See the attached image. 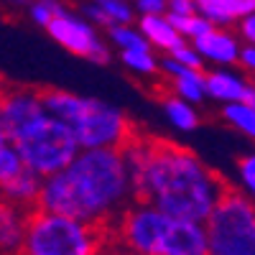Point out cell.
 <instances>
[{"instance_id": "cell-1", "label": "cell", "mask_w": 255, "mask_h": 255, "mask_svg": "<svg viewBox=\"0 0 255 255\" xmlns=\"http://www.w3.org/2000/svg\"><path fill=\"white\" fill-rule=\"evenodd\" d=\"M123 156L135 184V199L151 202L174 217L207 222L230 191L194 151L171 140L133 133L123 145Z\"/></svg>"}, {"instance_id": "cell-2", "label": "cell", "mask_w": 255, "mask_h": 255, "mask_svg": "<svg viewBox=\"0 0 255 255\" xmlns=\"http://www.w3.org/2000/svg\"><path fill=\"white\" fill-rule=\"evenodd\" d=\"M135 184L125 163L123 148H82L64 171L46 176L38 207L110 225L133 204Z\"/></svg>"}, {"instance_id": "cell-3", "label": "cell", "mask_w": 255, "mask_h": 255, "mask_svg": "<svg viewBox=\"0 0 255 255\" xmlns=\"http://www.w3.org/2000/svg\"><path fill=\"white\" fill-rule=\"evenodd\" d=\"M115 240L128 255H209L207 222L174 217L145 199L118 217Z\"/></svg>"}, {"instance_id": "cell-4", "label": "cell", "mask_w": 255, "mask_h": 255, "mask_svg": "<svg viewBox=\"0 0 255 255\" xmlns=\"http://www.w3.org/2000/svg\"><path fill=\"white\" fill-rule=\"evenodd\" d=\"M46 108L72 128L82 148H123L135 133L128 115L110 102L67 90H44Z\"/></svg>"}, {"instance_id": "cell-5", "label": "cell", "mask_w": 255, "mask_h": 255, "mask_svg": "<svg viewBox=\"0 0 255 255\" xmlns=\"http://www.w3.org/2000/svg\"><path fill=\"white\" fill-rule=\"evenodd\" d=\"M105 225L77 220L49 209H31L18 255H105Z\"/></svg>"}, {"instance_id": "cell-6", "label": "cell", "mask_w": 255, "mask_h": 255, "mask_svg": "<svg viewBox=\"0 0 255 255\" xmlns=\"http://www.w3.org/2000/svg\"><path fill=\"white\" fill-rule=\"evenodd\" d=\"M3 140H10L20 151L26 166L33 168L44 179L64 171L82 151L72 128L61 118H56L51 110L36 115L33 120L20 125L13 135Z\"/></svg>"}, {"instance_id": "cell-7", "label": "cell", "mask_w": 255, "mask_h": 255, "mask_svg": "<svg viewBox=\"0 0 255 255\" xmlns=\"http://www.w3.org/2000/svg\"><path fill=\"white\" fill-rule=\"evenodd\" d=\"M207 227L209 255H255V202L243 191H227Z\"/></svg>"}, {"instance_id": "cell-8", "label": "cell", "mask_w": 255, "mask_h": 255, "mask_svg": "<svg viewBox=\"0 0 255 255\" xmlns=\"http://www.w3.org/2000/svg\"><path fill=\"white\" fill-rule=\"evenodd\" d=\"M46 33L61 49H67L74 56L90 59V61H97V64L110 61V41L102 38L100 26H95L82 10L61 8L56 13V18L46 26Z\"/></svg>"}, {"instance_id": "cell-9", "label": "cell", "mask_w": 255, "mask_h": 255, "mask_svg": "<svg viewBox=\"0 0 255 255\" xmlns=\"http://www.w3.org/2000/svg\"><path fill=\"white\" fill-rule=\"evenodd\" d=\"M44 90L36 87H5L0 97V138L13 135L20 125H26L36 115L46 113Z\"/></svg>"}, {"instance_id": "cell-10", "label": "cell", "mask_w": 255, "mask_h": 255, "mask_svg": "<svg viewBox=\"0 0 255 255\" xmlns=\"http://www.w3.org/2000/svg\"><path fill=\"white\" fill-rule=\"evenodd\" d=\"M191 44L202 54L204 64H212V67H235L245 46L238 31H230L227 26H212L207 33H202Z\"/></svg>"}, {"instance_id": "cell-11", "label": "cell", "mask_w": 255, "mask_h": 255, "mask_svg": "<svg viewBox=\"0 0 255 255\" xmlns=\"http://www.w3.org/2000/svg\"><path fill=\"white\" fill-rule=\"evenodd\" d=\"M161 74L166 77L168 92H174L194 105L207 100V72L204 69L186 67V64H181L171 54H166L161 59Z\"/></svg>"}, {"instance_id": "cell-12", "label": "cell", "mask_w": 255, "mask_h": 255, "mask_svg": "<svg viewBox=\"0 0 255 255\" xmlns=\"http://www.w3.org/2000/svg\"><path fill=\"white\" fill-rule=\"evenodd\" d=\"M255 79H250L243 69H232V67H212L207 72V97L230 105V102H240L248 100L253 90Z\"/></svg>"}, {"instance_id": "cell-13", "label": "cell", "mask_w": 255, "mask_h": 255, "mask_svg": "<svg viewBox=\"0 0 255 255\" xmlns=\"http://www.w3.org/2000/svg\"><path fill=\"white\" fill-rule=\"evenodd\" d=\"M138 28L148 38V44L156 51H163V54H171L174 49H179L186 41L168 13H143V15H138Z\"/></svg>"}, {"instance_id": "cell-14", "label": "cell", "mask_w": 255, "mask_h": 255, "mask_svg": "<svg viewBox=\"0 0 255 255\" xmlns=\"http://www.w3.org/2000/svg\"><path fill=\"white\" fill-rule=\"evenodd\" d=\"M0 189H3V199L5 202H10L15 207H23V209H36L41 189H44V176L26 166L23 171L15 174L13 179L0 181Z\"/></svg>"}, {"instance_id": "cell-15", "label": "cell", "mask_w": 255, "mask_h": 255, "mask_svg": "<svg viewBox=\"0 0 255 255\" xmlns=\"http://www.w3.org/2000/svg\"><path fill=\"white\" fill-rule=\"evenodd\" d=\"M82 13L95 26L113 28V26H123V23H133L138 10L130 0H87L82 5Z\"/></svg>"}, {"instance_id": "cell-16", "label": "cell", "mask_w": 255, "mask_h": 255, "mask_svg": "<svg viewBox=\"0 0 255 255\" xmlns=\"http://www.w3.org/2000/svg\"><path fill=\"white\" fill-rule=\"evenodd\" d=\"M28 215H31V209L15 207L3 199V209H0V245H3L5 255H18L23 238H26Z\"/></svg>"}, {"instance_id": "cell-17", "label": "cell", "mask_w": 255, "mask_h": 255, "mask_svg": "<svg viewBox=\"0 0 255 255\" xmlns=\"http://www.w3.org/2000/svg\"><path fill=\"white\" fill-rule=\"evenodd\" d=\"M197 3V10L212 20L215 26H238V20L253 10L255 5L250 3V0H194Z\"/></svg>"}, {"instance_id": "cell-18", "label": "cell", "mask_w": 255, "mask_h": 255, "mask_svg": "<svg viewBox=\"0 0 255 255\" xmlns=\"http://www.w3.org/2000/svg\"><path fill=\"white\" fill-rule=\"evenodd\" d=\"M161 108H163V115H166L168 125H171L174 130L191 133V130L199 128V110H197L194 102H189V100H184V97H179L174 92H168L161 100Z\"/></svg>"}, {"instance_id": "cell-19", "label": "cell", "mask_w": 255, "mask_h": 255, "mask_svg": "<svg viewBox=\"0 0 255 255\" xmlns=\"http://www.w3.org/2000/svg\"><path fill=\"white\" fill-rule=\"evenodd\" d=\"M222 120L232 128L235 133L245 135L248 140L255 143V105L248 100L222 105Z\"/></svg>"}, {"instance_id": "cell-20", "label": "cell", "mask_w": 255, "mask_h": 255, "mask_svg": "<svg viewBox=\"0 0 255 255\" xmlns=\"http://www.w3.org/2000/svg\"><path fill=\"white\" fill-rule=\"evenodd\" d=\"M153 46H140V49H125L120 51V64L133 72L135 77H153L161 72V59H156Z\"/></svg>"}, {"instance_id": "cell-21", "label": "cell", "mask_w": 255, "mask_h": 255, "mask_svg": "<svg viewBox=\"0 0 255 255\" xmlns=\"http://www.w3.org/2000/svg\"><path fill=\"white\" fill-rule=\"evenodd\" d=\"M108 41H110V46H115L118 51L151 46V44H148V38L143 36V31L138 26H133V23H123V26L108 28Z\"/></svg>"}, {"instance_id": "cell-22", "label": "cell", "mask_w": 255, "mask_h": 255, "mask_svg": "<svg viewBox=\"0 0 255 255\" xmlns=\"http://www.w3.org/2000/svg\"><path fill=\"white\" fill-rule=\"evenodd\" d=\"M23 168H26V161H23V156H20V151L10 140L0 138V181L13 179L15 174L23 171Z\"/></svg>"}, {"instance_id": "cell-23", "label": "cell", "mask_w": 255, "mask_h": 255, "mask_svg": "<svg viewBox=\"0 0 255 255\" xmlns=\"http://www.w3.org/2000/svg\"><path fill=\"white\" fill-rule=\"evenodd\" d=\"M235 174H238V186H240V191L255 202V148L238 158Z\"/></svg>"}, {"instance_id": "cell-24", "label": "cell", "mask_w": 255, "mask_h": 255, "mask_svg": "<svg viewBox=\"0 0 255 255\" xmlns=\"http://www.w3.org/2000/svg\"><path fill=\"white\" fill-rule=\"evenodd\" d=\"M61 8H64L61 0H28V3H26L28 18L33 20L36 26H41V28H46Z\"/></svg>"}, {"instance_id": "cell-25", "label": "cell", "mask_w": 255, "mask_h": 255, "mask_svg": "<svg viewBox=\"0 0 255 255\" xmlns=\"http://www.w3.org/2000/svg\"><path fill=\"white\" fill-rule=\"evenodd\" d=\"M174 23L179 26V31H181V36L186 38V41H197L202 33H207L212 26V20H207L202 13H191V15H184V18H171Z\"/></svg>"}, {"instance_id": "cell-26", "label": "cell", "mask_w": 255, "mask_h": 255, "mask_svg": "<svg viewBox=\"0 0 255 255\" xmlns=\"http://www.w3.org/2000/svg\"><path fill=\"white\" fill-rule=\"evenodd\" d=\"M171 56H174V59H179L181 64H186V67L204 69V59H202V54L197 51V46L191 44V41H184V44H181L179 49H174V51H171Z\"/></svg>"}, {"instance_id": "cell-27", "label": "cell", "mask_w": 255, "mask_h": 255, "mask_svg": "<svg viewBox=\"0 0 255 255\" xmlns=\"http://www.w3.org/2000/svg\"><path fill=\"white\" fill-rule=\"evenodd\" d=\"M235 31H238V36L243 38V44H255V8L248 10V13L238 20Z\"/></svg>"}, {"instance_id": "cell-28", "label": "cell", "mask_w": 255, "mask_h": 255, "mask_svg": "<svg viewBox=\"0 0 255 255\" xmlns=\"http://www.w3.org/2000/svg\"><path fill=\"white\" fill-rule=\"evenodd\" d=\"M166 13L171 15V18H184V15L199 13V10H197V3H194V0H168Z\"/></svg>"}, {"instance_id": "cell-29", "label": "cell", "mask_w": 255, "mask_h": 255, "mask_svg": "<svg viewBox=\"0 0 255 255\" xmlns=\"http://www.w3.org/2000/svg\"><path fill=\"white\" fill-rule=\"evenodd\" d=\"M238 64H240V69H243L250 79H255V44H245V46H243Z\"/></svg>"}, {"instance_id": "cell-30", "label": "cell", "mask_w": 255, "mask_h": 255, "mask_svg": "<svg viewBox=\"0 0 255 255\" xmlns=\"http://www.w3.org/2000/svg\"><path fill=\"white\" fill-rule=\"evenodd\" d=\"M135 5V10L143 15V13H166L168 8V0H130Z\"/></svg>"}, {"instance_id": "cell-31", "label": "cell", "mask_w": 255, "mask_h": 255, "mask_svg": "<svg viewBox=\"0 0 255 255\" xmlns=\"http://www.w3.org/2000/svg\"><path fill=\"white\" fill-rule=\"evenodd\" d=\"M8 3H13V5H26L28 0H8Z\"/></svg>"}, {"instance_id": "cell-32", "label": "cell", "mask_w": 255, "mask_h": 255, "mask_svg": "<svg viewBox=\"0 0 255 255\" xmlns=\"http://www.w3.org/2000/svg\"><path fill=\"white\" fill-rule=\"evenodd\" d=\"M105 255H118V253H105ZM123 255H128V253H123Z\"/></svg>"}, {"instance_id": "cell-33", "label": "cell", "mask_w": 255, "mask_h": 255, "mask_svg": "<svg viewBox=\"0 0 255 255\" xmlns=\"http://www.w3.org/2000/svg\"><path fill=\"white\" fill-rule=\"evenodd\" d=\"M250 3H253V5H255V0H250Z\"/></svg>"}]
</instances>
